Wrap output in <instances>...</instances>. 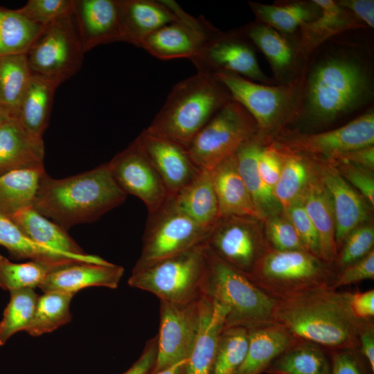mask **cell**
Returning <instances> with one entry per match:
<instances>
[{
  "mask_svg": "<svg viewBox=\"0 0 374 374\" xmlns=\"http://www.w3.org/2000/svg\"><path fill=\"white\" fill-rule=\"evenodd\" d=\"M258 129L255 121L238 103L225 104L193 139L187 152L199 170L211 171L233 155Z\"/></svg>",
  "mask_w": 374,
  "mask_h": 374,
  "instance_id": "9",
  "label": "cell"
},
{
  "mask_svg": "<svg viewBox=\"0 0 374 374\" xmlns=\"http://www.w3.org/2000/svg\"><path fill=\"white\" fill-rule=\"evenodd\" d=\"M157 348V335H156L148 340L138 360L123 374H148L154 367Z\"/></svg>",
  "mask_w": 374,
  "mask_h": 374,
  "instance_id": "54",
  "label": "cell"
},
{
  "mask_svg": "<svg viewBox=\"0 0 374 374\" xmlns=\"http://www.w3.org/2000/svg\"><path fill=\"white\" fill-rule=\"evenodd\" d=\"M73 0H29L17 10L42 26H46L71 12Z\"/></svg>",
  "mask_w": 374,
  "mask_h": 374,
  "instance_id": "47",
  "label": "cell"
},
{
  "mask_svg": "<svg viewBox=\"0 0 374 374\" xmlns=\"http://www.w3.org/2000/svg\"><path fill=\"white\" fill-rule=\"evenodd\" d=\"M3 8H0V55H1V26Z\"/></svg>",
  "mask_w": 374,
  "mask_h": 374,
  "instance_id": "59",
  "label": "cell"
},
{
  "mask_svg": "<svg viewBox=\"0 0 374 374\" xmlns=\"http://www.w3.org/2000/svg\"><path fill=\"white\" fill-rule=\"evenodd\" d=\"M275 144L281 154L282 168L274 194L284 211L305 190L311 176L312 163L303 154Z\"/></svg>",
  "mask_w": 374,
  "mask_h": 374,
  "instance_id": "38",
  "label": "cell"
},
{
  "mask_svg": "<svg viewBox=\"0 0 374 374\" xmlns=\"http://www.w3.org/2000/svg\"><path fill=\"white\" fill-rule=\"evenodd\" d=\"M187 362V359L177 362L158 372L151 374H181Z\"/></svg>",
  "mask_w": 374,
  "mask_h": 374,
  "instance_id": "58",
  "label": "cell"
},
{
  "mask_svg": "<svg viewBox=\"0 0 374 374\" xmlns=\"http://www.w3.org/2000/svg\"><path fill=\"white\" fill-rule=\"evenodd\" d=\"M71 12L84 53L123 42L118 0H73Z\"/></svg>",
  "mask_w": 374,
  "mask_h": 374,
  "instance_id": "20",
  "label": "cell"
},
{
  "mask_svg": "<svg viewBox=\"0 0 374 374\" xmlns=\"http://www.w3.org/2000/svg\"><path fill=\"white\" fill-rule=\"evenodd\" d=\"M170 198L180 211L202 226L212 228L220 218L210 171L200 170L190 183Z\"/></svg>",
  "mask_w": 374,
  "mask_h": 374,
  "instance_id": "31",
  "label": "cell"
},
{
  "mask_svg": "<svg viewBox=\"0 0 374 374\" xmlns=\"http://www.w3.org/2000/svg\"><path fill=\"white\" fill-rule=\"evenodd\" d=\"M264 144L265 140L257 134L234 154L238 172L262 220L283 212L273 190L263 181L258 170V157Z\"/></svg>",
  "mask_w": 374,
  "mask_h": 374,
  "instance_id": "29",
  "label": "cell"
},
{
  "mask_svg": "<svg viewBox=\"0 0 374 374\" xmlns=\"http://www.w3.org/2000/svg\"><path fill=\"white\" fill-rule=\"evenodd\" d=\"M357 350L350 348L331 350V374H368Z\"/></svg>",
  "mask_w": 374,
  "mask_h": 374,
  "instance_id": "52",
  "label": "cell"
},
{
  "mask_svg": "<svg viewBox=\"0 0 374 374\" xmlns=\"http://www.w3.org/2000/svg\"><path fill=\"white\" fill-rule=\"evenodd\" d=\"M371 320L356 318L348 302L347 292L322 286L277 299L274 322L295 338L330 350L359 348V337Z\"/></svg>",
  "mask_w": 374,
  "mask_h": 374,
  "instance_id": "1",
  "label": "cell"
},
{
  "mask_svg": "<svg viewBox=\"0 0 374 374\" xmlns=\"http://www.w3.org/2000/svg\"><path fill=\"white\" fill-rule=\"evenodd\" d=\"M231 100L214 75L197 72L172 87L147 129L187 149L203 127Z\"/></svg>",
  "mask_w": 374,
  "mask_h": 374,
  "instance_id": "3",
  "label": "cell"
},
{
  "mask_svg": "<svg viewBox=\"0 0 374 374\" xmlns=\"http://www.w3.org/2000/svg\"><path fill=\"white\" fill-rule=\"evenodd\" d=\"M58 87L46 80L32 76L21 100L17 118L34 139L43 141L48 126L53 96Z\"/></svg>",
  "mask_w": 374,
  "mask_h": 374,
  "instance_id": "33",
  "label": "cell"
},
{
  "mask_svg": "<svg viewBox=\"0 0 374 374\" xmlns=\"http://www.w3.org/2000/svg\"><path fill=\"white\" fill-rule=\"evenodd\" d=\"M8 117L7 115H6L4 113L0 111V125L2 123V121L6 118Z\"/></svg>",
  "mask_w": 374,
  "mask_h": 374,
  "instance_id": "60",
  "label": "cell"
},
{
  "mask_svg": "<svg viewBox=\"0 0 374 374\" xmlns=\"http://www.w3.org/2000/svg\"><path fill=\"white\" fill-rule=\"evenodd\" d=\"M240 32L264 54L276 76H285L292 71L297 55L280 33L260 22Z\"/></svg>",
  "mask_w": 374,
  "mask_h": 374,
  "instance_id": "36",
  "label": "cell"
},
{
  "mask_svg": "<svg viewBox=\"0 0 374 374\" xmlns=\"http://www.w3.org/2000/svg\"><path fill=\"white\" fill-rule=\"evenodd\" d=\"M332 265L305 250L269 248L247 276L276 299H282L329 285L335 274Z\"/></svg>",
  "mask_w": 374,
  "mask_h": 374,
  "instance_id": "6",
  "label": "cell"
},
{
  "mask_svg": "<svg viewBox=\"0 0 374 374\" xmlns=\"http://www.w3.org/2000/svg\"><path fill=\"white\" fill-rule=\"evenodd\" d=\"M136 139L159 173L169 197L190 183L200 170L186 148L165 136L145 129Z\"/></svg>",
  "mask_w": 374,
  "mask_h": 374,
  "instance_id": "19",
  "label": "cell"
},
{
  "mask_svg": "<svg viewBox=\"0 0 374 374\" xmlns=\"http://www.w3.org/2000/svg\"><path fill=\"white\" fill-rule=\"evenodd\" d=\"M249 5L258 22L270 26L280 33H292L304 24L314 19L319 8L305 3L269 5L249 1Z\"/></svg>",
  "mask_w": 374,
  "mask_h": 374,
  "instance_id": "39",
  "label": "cell"
},
{
  "mask_svg": "<svg viewBox=\"0 0 374 374\" xmlns=\"http://www.w3.org/2000/svg\"><path fill=\"white\" fill-rule=\"evenodd\" d=\"M374 226L371 222L354 229L345 238L335 264L339 270L363 258L373 249Z\"/></svg>",
  "mask_w": 374,
  "mask_h": 374,
  "instance_id": "45",
  "label": "cell"
},
{
  "mask_svg": "<svg viewBox=\"0 0 374 374\" xmlns=\"http://www.w3.org/2000/svg\"><path fill=\"white\" fill-rule=\"evenodd\" d=\"M323 347L298 340L276 357L265 373L268 374H331L330 359Z\"/></svg>",
  "mask_w": 374,
  "mask_h": 374,
  "instance_id": "35",
  "label": "cell"
},
{
  "mask_svg": "<svg viewBox=\"0 0 374 374\" xmlns=\"http://www.w3.org/2000/svg\"><path fill=\"white\" fill-rule=\"evenodd\" d=\"M210 172L220 217H248L263 221L238 172L234 154L222 161Z\"/></svg>",
  "mask_w": 374,
  "mask_h": 374,
  "instance_id": "27",
  "label": "cell"
},
{
  "mask_svg": "<svg viewBox=\"0 0 374 374\" xmlns=\"http://www.w3.org/2000/svg\"><path fill=\"white\" fill-rule=\"evenodd\" d=\"M45 173L42 166L0 175V214L10 218L17 212L33 206Z\"/></svg>",
  "mask_w": 374,
  "mask_h": 374,
  "instance_id": "34",
  "label": "cell"
},
{
  "mask_svg": "<svg viewBox=\"0 0 374 374\" xmlns=\"http://www.w3.org/2000/svg\"><path fill=\"white\" fill-rule=\"evenodd\" d=\"M305 210L319 237V257L330 265L336 261L335 220L330 195L312 163V173L301 195Z\"/></svg>",
  "mask_w": 374,
  "mask_h": 374,
  "instance_id": "24",
  "label": "cell"
},
{
  "mask_svg": "<svg viewBox=\"0 0 374 374\" xmlns=\"http://www.w3.org/2000/svg\"><path fill=\"white\" fill-rule=\"evenodd\" d=\"M374 278V249L363 258L349 265L335 275L331 287L337 289L364 280Z\"/></svg>",
  "mask_w": 374,
  "mask_h": 374,
  "instance_id": "50",
  "label": "cell"
},
{
  "mask_svg": "<svg viewBox=\"0 0 374 374\" xmlns=\"http://www.w3.org/2000/svg\"><path fill=\"white\" fill-rule=\"evenodd\" d=\"M248 344L247 328H224L218 339L211 374H235L246 357Z\"/></svg>",
  "mask_w": 374,
  "mask_h": 374,
  "instance_id": "43",
  "label": "cell"
},
{
  "mask_svg": "<svg viewBox=\"0 0 374 374\" xmlns=\"http://www.w3.org/2000/svg\"><path fill=\"white\" fill-rule=\"evenodd\" d=\"M313 163L331 199L335 220V242L339 251L345 238L354 229L369 222L373 208L340 175L330 161L323 159Z\"/></svg>",
  "mask_w": 374,
  "mask_h": 374,
  "instance_id": "18",
  "label": "cell"
},
{
  "mask_svg": "<svg viewBox=\"0 0 374 374\" xmlns=\"http://www.w3.org/2000/svg\"><path fill=\"white\" fill-rule=\"evenodd\" d=\"M170 4L178 19L150 34L140 48L160 60H191L219 30L204 19L186 13L175 1L170 0Z\"/></svg>",
  "mask_w": 374,
  "mask_h": 374,
  "instance_id": "17",
  "label": "cell"
},
{
  "mask_svg": "<svg viewBox=\"0 0 374 374\" xmlns=\"http://www.w3.org/2000/svg\"><path fill=\"white\" fill-rule=\"evenodd\" d=\"M326 160L330 161L334 165L340 175L364 198L373 209V171L347 162Z\"/></svg>",
  "mask_w": 374,
  "mask_h": 374,
  "instance_id": "49",
  "label": "cell"
},
{
  "mask_svg": "<svg viewBox=\"0 0 374 374\" xmlns=\"http://www.w3.org/2000/svg\"><path fill=\"white\" fill-rule=\"evenodd\" d=\"M205 253L206 269L201 292L226 308L225 328H250L274 323L277 299L220 259L206 244Z\"/></svg>",
  "mask_w": 374,
  "mask_h": 374,
  "instance_id": "5",
  "label": "cell"
},
{
  "mask_svg": "<svg viewBox=\"0 0 374 374\" xmlns=\"http://www.w3.org/2000/svg\"><path fill=\"white\" fill-rule=\"evenodd\" d=\"M200 303L199 326L183 370L184 374H211L218 339L225 328L226 308L202 294Z\"/></svg>",
  "mask_w": 374,
  "mask_h": 374,
  "instance_id": "23",
  "label": "cell"
},
{
  "mask_svg": "<svg viewBox=\"0 0 374 374\" xmlns=\"http://www.w3.org/2000/svg\"><path fill=\"white\" fill-rule=\"evenodd\" d=\"M348 302L353 315L360 319L371 320L374 316V290L364 292H347Z\"/></svg>",
  "mask_w": 374,
  "mask_h": 374,
  "instance_id": "53",
  "label": "cell"
},
{
  "mask_svg": "<svg viewBox=\"0 0 374 374\" xmlns=\"http://www.w3.org/2000/svg\"><path fill=\"white\" fill-rule=\"evenodd\" d=\"M246 357L235 374H261L298 340L282 325L274 322L248 328Z\"/></svg>",
  "mask_w": 374,
  "mask_h": 374,
  "instance_id": "28",
  "label": "cell"
},
{
  "mask_svg": "<svg viewBox=\"0 0 374 374\" xmlns=\"http://www.w3.org/2000/svg\"><path fill=\"white\" fill-rule=\"evenodd\" d=\"M10 219L38 244L74 256L87 254L66 230L39 213L33 206L17 212Z\"/></svg>",
  "mask_w": 374,
  "mask_h": 374,
  "instance_id": "32",
  "label": "cell"
},
{
  "mask_svg": "<svg viewBox=\"0 0 374 374\" xmlns=\"http://www.w3.org/2000/svg\"><path fill=\"white\" fill-rule=\"evenodd\" d=\"M283 212L292 222L305 250L320 258L318 234L305 210L301 196Z\"/></svg>",
  "mask_w": 374,
  "mask_h": 374,
  "instance_id": "48",
  "label": "cell"
},
{
  "mask_svg": "<svg viewBox=\"0 0 374 374\" xmlns=\"http://www.w3.org/2000/svg\"><path fill=\"white\" fill-rule=\"evenodd\" d=\"M305 114L309 122H331L364 103L370 91L363 67L354 60L333 57L317 64L310 75Z\"/></svg>",
  "mask_w": 374,
  "mask_h": 374,
  "instance_id": "4",
  "label": "cell"
},
{
  "mask_svg": "<svg viewBox=\"0 0 374 374\" xmlns=\"http://www.w3.org/2000/svg\"><path fill=\"white\" fill-rule=\"evenodd\" d=\"M257 163L262 179L274 192L282 168L281 154L275 143L262 145Z\"/></svg>",
  "mask_w": 374,
  "mask_h": 374,
  "instance_id": "51",
  "label": "cell"
},
{
  "mask_svg": "<svg viewBox=\"0 0 374 374\" xmlns=\"http://www.w3.org/2000/svg\"><path fill=\"white\" fill-rule=\"evenodd\" d=\"M312 2L319 8V13L299 28L301 37L296 51L297 55L308 56L331 37L351 29L366 27L337 1L313 0Z\"/></svg>",
  "mask_w": 374,
  "mask_h": 374,
  "instance_id": "25",
  "label": "cell"
},
{
  "mask_svg": "<svg viewBox=\"0 0 374 374\" xmlns=\"http://www.w3.org/2000/svg\"><path fill=\"white\" fill-rule=\"evenodd\" d=\"M276 143L296 153L328 159L350 150L373 145L374 114L370 111L330 131L286 134Z\"/></svg>",
  "mask_w": 374,
  "mask_h": 374,
  "instance_id": "15",
  "label": "cell"
},
{
  "mask_svg": "<svg viewBox=\"0 0 374 374\" xmlns=\"http://www.w3.org/2000/svg\"><path fill=\"white\" fill-rule=\"evenodd\" d=\"M38 298L34 289L10 292V301L0 323V346L4 345L15 333L27 330L33 320Z\"/></svg>",
  "mask_w": 374,
  "mask_h": 374,
  "instance_id": "44",
  "label": "cell"
},
{
  "mask_svg": "<svg viewBox=\"0 0 374 374\" xmlns=\"http://www.w3.org/2000/svg\"><path fill=\"white\" fill-rule=\"evenodd\" d=\"M329 160L347 162L357 166H362L371 171L374 170V146L370 145L364 148L350 150L343 154L335 156Z\"/></svg>",
  "mask_w": 374,
  "mask_h": 374,
  "instance_id": "56",
  "label": "cell"
},
{
  "mask_svg": "<svg viewBox=\"0 0 374 374\" xmlns=\"http://www.w3.org/2000/svg\"><path fill=\"white\" fill-rule=\"evenodd\" d=\"M226 88L231 99L241 105L255 121L258 135L265 141L286 120L299 93V80L278 86L261 84L238 75H214Z\"/></svg>",
  "mask_w": 374,
  "mask_h": 374,
  "instance_id": "10",
  "label": "cell"
},
{
  "mask_svg": "<svg viewBox=\"0 0 374 374\" xmlns=\"http://www.w3.org/2000/svg\"><path fill=\"white\" fill-rule=\"evenodd\" d=\"M263 229L271 249L278 251H306L294 226L283 212L265 219Z\"/></svg>",
  "mask_w": 374,
  "mask_h": 374,
  "instance_id": "46",
  "label": "cell"
},
{
  "mask_svg": "<svg viewBox=\"0 0 374 374\" xmlns=\"http://www.w3.org/2000/svg\"><path fill=\"white\" fill-rule=\"evenodd\" d=\"M359 348L366 363L374 373V328L371 321L361 331L359 337Z\"/></svg>",
  "mask_w": 374,
  "mask_h": 374,
  "instance_id": "57",
  "label": "cell"
},
{
  "mask_svg": "<svg viewBox=\"0 0 374 374\" xmlns=\"http://www.w3.org/2000/svg\"><path fill=\"white\" fill-rule=\"evenodd\" d=\"M206 244L220 259L246 276L270 248L265 238L263 221L238 216L220 217Z\"/></svg>",
  "mask_w": 374,
  "mask_h": 374,
  "instance_id": "12",
  "label": "cell"
},
{
  "mask_svg": "<svg viewBox=\"0 0 374 374\" xmlns=\"http://www.w3.org/2000/svg\"><path fill=\"white\" fill-rule=\"evenodd\" d=\"M206 243L144 265H134L130 286L149 292L159 301L185 303L197 299L206 269Z\"/></svg>",
  "mask_w": 374,
  "mask_h": 374,
  "instance_id": "7",
  "label": "cell"
},
{
  "mask_svg": "<svg viewBox=\"0 0 374 374\" xmlns=\"http://www.w3.org/2000/svg\"><path fill=\"white\" fill-rule=\"evenodd\" d=\"M44 28V26L33 21L17 9L3 8L1 55L26 54Z\"/></svg>",
  "mask_w": 374,
  "mask_h": 374,
  "instance_id": "41",
  "label": "cell"
},
{
  "mask_svg": "<svg viewBox=\"0 0 374 374\" xmlns=\"http://www.w3.org/2000/svg\"><path fill=\"white\" fill-rule=\"evenodd\" d=\"M73 296L60 292H43L39 296L33 320L26 332L32 337H38L70 322Z\"/></svg>",
  "mask_w": 374,
  "mask_h": 374,
  "instance_id": "40",
  "label": "cell"
},
{
  "mask_svg": "<svg viewBox=\"0 0 374 374\" xmlns=\"http://www.w3.org/2000/svg\"><path fill=\"white\" fill-rule=\"evenodd\" d=\"M211 229L195 222L168 197L158 210L148 213L141 255L135 265H144L204 244Z\"/></svg>",
  "mask_w": 374,
  "mask_h": 374,
  "instance_id": "11",
  "label": "cell"
},
{
  "mask_svg": "<svg viewBox=\"0 0 374 374\" xmlns=\"http://www.w3.org/2000/svg\"><path fill=\"white\" fill-rule=\"evenodd\" d=\"M126 197L106 163L63 179L45 173L33 206L67 231L76 224L98 220L123 204Z\"/></svg>",
  "mask_w": 374,
  "mask_h": 374,
  "instance_id": "2",
  "label": "cell"
},
{
  "mask_svg": "<svg viewBox=\"0 0 374 374\" xmlns=\"http://www.w3.org/2000/svg\"><path fill=\"white\" fill-rule=\"evenodd\" d=\"M84 53L71 11L45 26L26 56L32 76L59 87L80 70Z\"/></svg>",
  "mask_w": 374,
  "mask_h": 374,
  "instance_id": "8",
  "label": "cell"
},
{
  "mask_svg": "<svg viewBox=\"0 0 374 374\" xmlns=\"http://www.w3.org/2000/svg\"><path fill=\"white\" fill-rule=\"evenodd\" d=\"M0 245L15 259H29L66 263L84 261L106 265L109 262L96 256H74L38 244L28 238L8 217L0 214Z\"/></svg>",
  "mask_w": 374,
  "mask_h": 374,
  "instance_id": "30",
  "label": "cell"
},
{
  "mask_svg": "<svg viewBox=\"0 0 374 374\" xmlns=\"http://www.w3.org/2000/svg\"><path fill=\"white\" fill-rule=\"evenodd\" d=\"M337 2L366 26L374 27V1L373 0H344Z\"/></svg>",
  "mask_w": 374,
  "mask_h": 374,
  "instance_id": "55",
  "label": "cell"
},
{
  "mask_svg": "<svg viewBox=\"0 0 374 374\" xmlns=\"http://www.w3.org/2000/svg\"><path fill=\"white\" fill-rule=\"evenodd\" d=\"M66 263L35 260L16 263L0 254V287L10 292L39 287L51 270Z\"/></svg>",
  "mask_w": 374,
  "mask_h": 374,
  "instance_id": "42",
  "label": "cell"
},
{
  "mask_svg": "<svg viewBox=\"0 0 374 374\" xmlns=\"http://www.w3.org/2000/svg\"><path fill=\"white\" fill-rule=\"evenodd\" d=\"M124 274L122 266L84 261L69 262L51 270L39 286L43 292H60L75 295L91 287L116 289Z\"/></svg>",
  "mask_w": 374,
  "mask_h": 374,
  "instance_id": "21",
  "label": "cell"
},
{
  "mask_svg": "<svg viewBox=\"0 0 374 374\" xmlns=\"http://www.w3.org/2000/svg\"><path fill=\"white\" fill-rule=\"evenodd\" d=\"M190 60L199 73H231L254 82L271 83L261 70L252 46L240 31L224 33L218 30Z\"/></svg>",
  "mask_w": 374,
  "mask_h": 374,
  "instance_id": "14",
  "label": "cell"
},
{
  "mask_svg": "<svg viewBox=\"0 0 374 374\" xmlns=\"http://www.w3.org/2000/svg\"><path fill=\"white\" fill-rule=\"evenodd\" d=\"M44 142L32 137L17 117H6L0 125V175L44 166Z\"/></svg>",
  "mask_w": 374,
  "mask_h": 374,
  "instance_id": "26",
  "label": "cell"
},
{
  "mask_svg": "<svg viewBox=\"0 0 374 374\" xmlns=\"http://www.w3.org/2000/svg\"><path fill=\"white\" fill-rule=\"evenodd\" d=\"M200 299L201 295L185 303L159 301L157 355L151 373L188 359L199 326Z\"/></svg>",
  "mask_w": 374,
  "mask_h": 374,
  "instance_id": "13",
  "label": "cell"
},
{
  "mask_svg": "<svg viewBox=\"0 0 374 374\" xmlns=\"http://www.w3.org/2000/svg\"><path fill=\"white\" fill-rule=\"evenodd\" d=\"M26 54L0 55V111L17 117L21 100L31 79Z\"/></svg>",
  "mask_w": 374,
  "mask_h": 374,
  "instance_id": "37",
  "label": "cell"
},
{
  "mask_svg": "<svg viewBox=\"0 0 374 374\" xmlns=\"http://www.w3.org/2000/svg\"><path fill=\"white\" fill-rule=\"evenodd\" d=\"M110 172L127 195L139 198L148 213L158 210L169 195L159 173L135 139L107 163Z\"/></svg>",
  "mask_w": 374,
  "mask_h": 374,
  "instance_id": "16",
  "label": "cell"
},
{
  "mask_svg": "<svg viewBox=\"0 0 374 374\" xmlns=\"http://www.w3.org/2000/svg\"><path fill=\"white\" fill-rule=\"evenodd\" d=\"M123 42L140 47L150 34L178 19L170 0H118Z\"/></svg>",
  "mask_w": 374,
  "mask_h": 374,
  "instance_id": "22",
  "label": "cell"
}]
</instances>
